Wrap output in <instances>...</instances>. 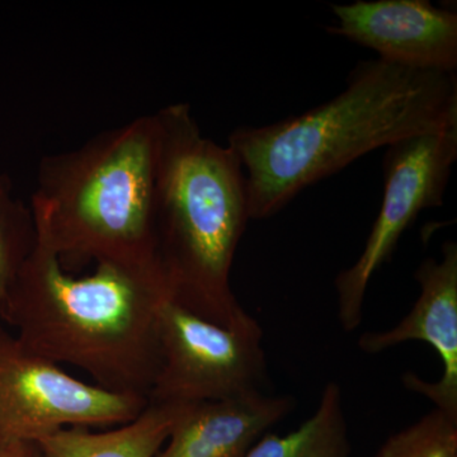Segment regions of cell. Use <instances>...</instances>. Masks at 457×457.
<instances>
[{
    "instance_id": "1",
    "label": "cell",
    "mask_w": 457,
    "mask_h": 457,
    "mask_svg": "<svg viewBox=\"0 0 457 457\" xmlns=\"http://www.w3.org/2000/svg\"><path fill=\"white\" fill-rule=\"evenodd\" d=\"M453 125L456 73L376 59L359 62L326 104L272 125L240 126L228 146L245 170L251 220H263L361 156Z\"/></svg>"
},
{
    "instance_id": "2",
    "label": "cell",
    "mask_w": 457,
    "mask_h": 457,
    "mask_svg": "<svg viewBox=\"0 0 457 457\" xmlns=\"http://www.w3.org/2000/svg\"><path fill=\"white\" fill-rule=\"evenodd\" d=\"M170 299L159 266L98 263L92 275L73 278L37 236L0 303V319L51 362L83 370L110 392L147 399L159 366V315Z\"/></svg>"
},
{
    "instance_id": "3",
    "label": "cell",
    "mask_w": 457,
    "mask_h": 457,
    "mask_svg": "<svg viewBox=\"0 0 457 457\" xmlns=\"http://www.w3.org/2000/svg\"><path fill=\"white\" fill-rule=\"evenodd\" d=\"M155 255L171 300L221 326L252 319L230 285L249 216L242 163L230 147L204 137L191 107L156 111Z\"/></svg>"
},
{
    "instance_id": "4",
    "label": "cell",
    "mask_w": 457,
    "mask_h": 457,
    "mask_svg": "<svg viewBox=\"0 0 457 457\" xmlns=\"http://www.w3.org/2000/svg\"><path fill=\"white\" fill-rule=\"evenodd\" d=\"M156 114L42 156L29 207L65 270L78 264L159 266L155 255ZM161 267V266H159Z\"/></svg>"
},
{
    "instance_id": "5",
    "label": "cell",
    "mask_w": 457,
    "mask_h": 457,
    "mask_svg": "<svg viewBox=\"0 0 457 457\" xmlns=\"http://www.w3.org/2000/svg\"><path fill=\"white\" fill-rule=\"evenodd\" d=\"M262 342L257 319L221 326L168 300L159 315V366L147 402L195 404L261 392Z\"/></svg>"
},
{
    "instance_id": "6",
    "label": "cell",
    "mask_w": 457,
    "mask_h": 457,
    "mask_svg": "<svg viewBox=\"0 0 457 457\" xmlns=\"http://www.w3.org/2000/svg\"><path fill=\"white\" fill-rule=\"evenodd\" d=\"M456 159L457 125L387 146L380 212L362 253L335 281L339 323L345 332H353L362 323L370 282L390 260L400 237L420 212L444 204Z\"/></svg>"
},
{
    "instance_id": "7",
    "label": "cell",
    "mask_w": 457,
    "mask_h": 457,
    "mask_svg": "<svg viewBox=\"0 0 457 457\" xmlns=\"http://www.w3.org/2000/svg\"><path fill=\"white\" fill-rule=\"evenodd\" d=\"M66 374L0 323V441H35L66 427L121 426L147 405Z\"/></svg>"
},
{
    "instance_id": "8",
    "label": "cell",
    "mask_w": 457,
    "mask_h": 457,
    "mask_svg": "<svg viewBox=\"0 0 457 457\" xmlns=\"http://www.w3.org/2000/svg\"><path fill=\"white\" fill-rule=\"evenodd\" d=\"M328 32L374 50L378 59L423 71L456 73L457 14L427 0L332 4Z\"/></svg>"
},
{
    "instance_id": "9",
    "label": "cell",
    "mask_w": 457,
    "mask_h": 457,
    "mask_svg": "<svg viewBox=\"0 0 457 457\" xmlns=\"http://www.w3.org/2000/svg\"><path fill=\"white\" fill-rule=\"evenodd\" d=\"M420 296L411 311L395 327L365 333L360 350L381 353L403 343H428L442 363L440 380L428 383L416 374L403 383L411 392L431 400L435 408L457 416V245L446 242L440 260L427 258L416 270Z\"/></svg>"
},
{
    "instance_id": "10",
    "label": "cell",
    "mask_w": 457,
    "mask_h": 457,
    "mask_svg": "<svg viewBox=\"0 0 457 457\" xmlns=\"http://www.w3.org/2000/svg\"><path fill=\"white\" fill-rule=\"evenodd\" d=\"M293 407L290 396L262 392L186 404L167 446L155 457H245L255 442Z\"/></svg>"
},
{
    "instance_id": "11",
    "label": "cell",
    "mask_w": 457,
    "mask_h": 457,
    "mask_svg": "<svg viewBox=\"0 0 457 457\" xmlns=\"http://www.w3.org/2000/svg\"><path fill=\"white\" fill-rule=\"evenodd\" d=\"M185 405L149 402L139 416L112 431L66 427L45 436L37 444L45 457H155Z\"/></svg>"
},
{
    "instance_id": "12",
    "label": "cell",
    "mask_w": 457,
    "mask_h": 457,
    "mask_svg": "<svg viewBox=\"0 0 457 457\" xmlns=\"http://www.w3.org/2000/svg\"><path fill=\"white\" fill-rule=\"evenodd\" d=\"M341 386L328 383L314 414L287 435L264 433L245 457H350Z\"/></svg>"
},
{
    "instance_id": "13",
    "label": "cell",
    "mask_w": 457,
    "mask_h": 457,
    "mask_svg": "<svg viewBox=\"0 0 457 457\" xmlns=\"http://www.w3.org/2000/svg\"><path fill=\"white\" fill-rule=\"evenodd\" d=\"M37 242L29 204L14 195L13 183L0 174V303Z\"/></svg>"
},
{
    "instance_id": "14",
    "label": "cell",
    "mask_w": 457,
    "mask_h": 457,
    "mask_svg": "<svg viewBox=\"0 0 457 457\" xmlns=\"http://www.w3.org/2000/svg\"><path fill=\"white\" fill-rule=\"evenodd\" d=\"M374 457H457V416L432 409L389 436Z\"/></svg>"
},
{
    "instance_id": "15",
    "label": "cell",
    "mask_w": 457,
    "mask_h": 457,
    "mask_svg": "<svg viewBox=\"0 0 457 457\" xmlns=\"http://www.w3.org/2000/svg\"><path fill=\"white\" fill-rule=\"evenodd\" d=\"M0 457H45L35 441H0Z\"/></svg>"
}]
</instances>
